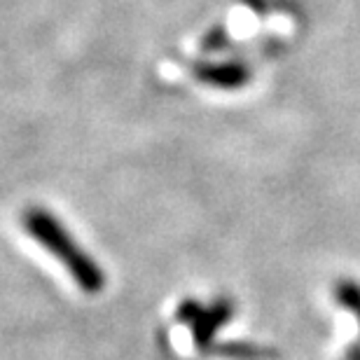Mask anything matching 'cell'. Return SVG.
Here are the masks:
<instances>
[{
  "label": "cell",
  "instance_id": "6da1fadb",
  "mask_svg": "<svg viewBox=\"0 0 360 360\" xmlns=\"http://www.w3.org/2000/svg\"><path fill=\"white\" fill-rule=\"evenodd\" d=\"M21 227H24V232L35 243H40L42 250H47L49 255L56 257L63 264V269L68 271V276L75 281V285L84 295H98L105 288L103 269L94 262V257H89L77 246L73 236L68 234V229L49 211L38 206L24 208V213H21Z\"/></svg>",
  "mask_w": 360,
  "mask_h": 360
},
{
  "label": "cell",
  "instance_id": "7a4b0ae2",
  "mask_svg": "<svg viewBox=\"0 0 360 360\" xmlns=\"http://www.w3.org/2000/svg\"><path fill=\"white\" fill-rule=\"evenodd\" d=\"M234 314V309L229 307V302H218L213 309H201L197 302H185L178 311V319L190 323L194 333V344L204 351L211 344L213 335L218 333V328L225 326V321Z\"/></svg>",
  "mask_w": 360,
  "mask_h": 360
},
{
  "label": "cell",
  "instance_id": "3957f363",
  "mask_svg": "<svg viewBox=\"0 0 360 360\" xmlns=\"http://www.w3.org/2000/svg\"><path fill=\"white\" fill-rule=\"evenodd\" d=\"M194 75L199 82L215 89H236L248 82V68L243 63L227 61V63H201L194 68Z\"/></svg>",
  "mask_w": 360,
  "mask_h": 360
}]
</instances>
